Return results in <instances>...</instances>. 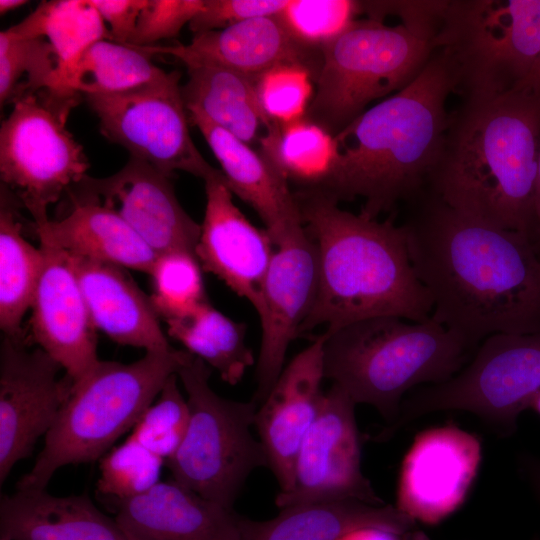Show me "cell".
Wrapping results in <instances>:
<instances>
[{
  "mask_svg": "<svg viewBox=\"0 0 540 540\" xmlns=\"http://www.w3.org/2000/svg\"><path fill=\"white\" fill-rule=\"evenodd\" d=\"M140 48L152 56L177 58L186 67L215 66L251 76H259L279 64L292 63L307 67L316 81L322 66V49L296 39L278 14L194 34L188 44Z\"/></svg>",
  "mask_w": 540,
  "mask_h": 540,
  "instance_id": "obj_21",
  "label": "cell"
},
{
  "mask_svg": "<svg viewBox=\"0 0 540 540\" xmlns=\"http://www.w3.org/2000/svg\"><path fill=\"white\" fill-rule=\"evenodd\" d=\"M536 540H539V539H536Z\"/></svg>",
  "mask_w": 540,
  "mask_h": 540,
  "instance_id": "obj_49",
  "label": "cell"
},
{
  "mask_svg": "<svg viewBox=\"0 0 540 540\" xmlns=\"http://www.w3.org/2000/svg\"><path fill=\"white\" fill-rule=\"evenodd\" d=\"M106 500L129 540H240V515L234 509L173 479L134 497Z\"/></svg>",
  "mask_w": 540,
  "mask_h": 540,
  "instance_id": "obj_22",
  "label": "cell"
},
{
  "mask_svg": "<svg viewBox=\"0 0 540 540\" xmlns=\"http://www.w3.org/2000/svg\"><path fill=\"white\" fill-rule=\"evenodd\" d=\"M34 230L40 244L147 274L158 256L117 214L95 204H73Z\"/></svg>",
  "mask_w": 540,
  "mask_h": 540,
  "instance_id": "obj_27",
  "label": "cell"
},
{
  "mask_svg": "<svg viewBox=\"0 0 540 540\" xmlns=\"http://www.w3.org/2000/svg\"><path fill=\"white\" fill-rule=\"evenodd\" d=\"M540 392V333H497L485 338L471 360L449 380L411 392L403 399L387 438L421 416L443 410L467 411L502 436L511 435L521 412Z\"/></svg>",
  "mask_w": 540,
  "mask_h": 540,
  "instance_id": "obj_11",
  "label": "cell"
},
{
  "mask_svg": "<svg viewBox=\"0 0 540 540\" xmlns=\"http://www.w3.org/2000/svg\"><path fill=\"white\" fill-rule=\"evenodd\" d=\"M66 254L97 330L115 343L143 348L146 352L173 348L150 296L138 287L125 268Z\"/></svg>",
  "mask_w": 540,
  "mask_h": 540,
  "instance_id": "obj_24",
  "label": "cell"
},
{
  "mask_svg": "<svg viewBox=\"0 0 540 540\" xmlns=\"http://www.w3.org/2000/svg\"><path fill=\"white\" fill-rule=\"evenodd\" d=\"M40 247L45 260L30 308L29 338L76 384L100 362L97 329L66 252Z\"/></svg>",
  "mask_w": 540,
  "mask_h": 540,
  "instance_id": "obj_19",
  "label": "cell"
},
{
  "mask_svg": "<svg viewBox=\"0 0 540 540\" xmlns=\"http://www.w3.org/2000/svg\"><path fill=\"white\" fill-rule=\"evenodd\" d=\"M455 86L435 51L418 77L367 109L335 137L337 164L319 187L337 202L363 200L361 213L377 219L410 202L428 183L449 124L447 98Z\"/></svg>",
  "mask_w": 540,
  "mask_h": 540,
  "instance_id": "obj_4",
  "label": "cell"
},
{
  "mask_svg": "<svg viewBox=\"0 0 540 540\" xmlns=\"http://www.w3.org/2000/svg\"><path fill=\"white\" fill-rule=\"evenodd\" d=\"M530 482L540 499V461L532 459L524 462Z\"/></svg>",
  "mask_w": 540,
  "mask_h": 540,
  "instance_id": "obj_44",
  "label": "cell"
},
{
  "mask_svg": "<svg viewBox=\"0 0 540 540\" xmlns=\"http://www.w3.org/2000/svg\"><path fill=\"white\" fill-rule=\"evenodd\" d=\"M403 227L431 317L478 348L497 334L540 333V255L526 235L458 212L427 188Z\"/></svg>",
  "mask_w": 540,
  "mask_h": 540,
  "instance_id": "obj_1",
  "label": "cell"
},
{
  "mask_svg": "<svg viewBox=\"0 0 540 540\" xmlns=\"http://www.w3.org/2000/svg\"><path fill=\"white\" fill-rule=\"evenodd\" d=\"M42 89L60 88V64L51 44L40 37L0 32V103Z\"/></svg>",
  "mask_w": 540,
  "mask_h": 540,
  "instance_id": "obj_34",
  "label": "cell"
},
{
  "mask_svg": "<svg viewBox=\"0 0 540 540\" xmlns=\"http://www.w3.org/2000/svg\"><path fill=\"white\" fill-rule=\"evenodd\" d=\"M314 83L312 72L303 65H276L257 77L260 105L273 123L302 119L313 98Z\"/></svg>",
  "mask_w": 540,
  "mask_h": 540,
  "instance_id": "obj_39",
  "label": "cell"
},
{
  "mask_svg": "<svg viewBox=\"0 0 540 540\" xmlns=\"http://www.w3.org/2000/svg\"><path fill=\"white\" fill-rule=\"evenodd\" d=\"M355 405L335 384L323 394L317 417L299 448L291 489L277 494V507L343 499L384 505L362 473Z\"/></svg>",
  "mask_w": 540,
  "mask_h": 540,
  "instance_id": "obj_13",
  "label": "cell"
},
{
  "mask_svg": "<svg viewBox=\"0 0 540 540\" xmlns=\"http://www.w3.org/2000/svg\"><path fill=\"white\" fill-rule=\"evenodd\" d=\"M302 221L318 251L320 280L315 305L301 335L326 332L382 316L423 322L433 304L412 266L401 225L343 210L318 189L294 193Z\"/></svg>",
  "mask_w": 540,
  "mask_h": 540,
  "instance_id": "obj_3",
  "label": "cell"
},
{
  "mask_svg": "<svg viewBox=\"0 0 540 540\" xmlns=\"http://www.w3.org/2000/svg\"><path fill=\"white\" fill-rule=\"evenodd\" d=\"M181 87L186 110H195L250 145L274 124L264 113L257 94L258 76L215 66L187 67Z\"/></svg>",
  "mask_w": 540,
  "mask_h": 540,
  "instance_id": "obj_28",
  "label": "cell"
},
{
  "mask_svg": "<svg viewBox=\"0 0 540 540\" xmlns=\"http://www.w3.org/2000/svg\"><path fill=\"white\" fill-rule=\"evenodd\" d=\"M481 462L479 439L453 424L419 433L399 474L396 507L437 524L464 502Z\"/></svg>",
  "mask_w": 540,
  "mask_h": 540,
  "instance_id": "obj_17",
  "label": "cell"
},
{
  "mask_svg": "<svg viewBox=\"0 0 540 540\" xmlns=\"http://www.w3.org/2000/svg\"><path fill=\"white\" fill-rule=\"evenodd\" d=\"M202 267L197 256L175 250L157 256L149 275L152 305L164 322L182 316L207 301Z\"/></svg>",
  "mask_w": 540,
  "mask_h": 540,
  "instance_id": "obj_35",
  "label": "cell"
},
{
  "mask_svg": "<svg viewBox=\"0 0 540 540\" xmlns=\"http://www.w3.org/2000/svg\"><path fill=\"white\" fill-rule=\"evenodd\" d=\"M0 540H129L88 495L23 489L0 500Z\"/></svg>",
  "mask_w": 540,
  "mask_h": 540,
  "instance_id": "obj_25",
  "label": "cell"
},
{
  "mask_svg": "<svg viewBox=\"0 0 540 540\" xmlns=\"http://www.w3.org/2000/svg\"><path fill=\"white\" fill-rule=\"evenodd\" d=\"M535 215L537 222V238H536V248L540 249V152L538 158V169H537V178L535 186ZM539 252V251H538Z\"/></svg>",
  "mask_w": 540,
  "mask_h": 540,
  "instance_id": "obj_46",
  "label": "cell"
},
{
  "mask_svg": "<svg viewBox=\"0 0 540 540\" xmlns=\"http://www.w3.org/2000/svg\"><path fill=\"white\" fill-rule=\"evenodd\" d=\"M18 202L1 186L0 328L3 335L27 337L22 319L31 308L44 265V252L23 236Z\"/></svg>",
  "mask_w": 540,
  "mask_h": 540,
  "instance_id": "obj_29",
  "label": "cell"
},
{
  "mask_svg": "<svg viewBox=\"0 0 540 540\" xmlns=\"http://www.w3.org/2000/svg\"><path fill=\"white\" fill-rule=\"evenodd\" d=\"M171 180L149 163L130 157L113 175H87L67 195L71 205L89 203L111 210L157 255L175 250L195 254L201 226L179 203Z\"/></svg>",
  "mask_w": 540,
  "mask_h": 540,
  "instance_id": "obj_15",
  "label": "cell"
},
{
  "mask_svg": "<svg viewBox=\"0 0 540 540\" xmlns=\"http://www.w3.org/2000/svg\"><path fill=\"white\" fill-rule=\"evenodd\" d=\"M432 43L462 101L508 93L540 59V0L437 1Z\"/></svg>",
  "mask_w": 540,
  "mask_h": 540,
  "instance_id": "obj_7",
  "label": "cell"
},
{
  "mask_svg": "<svg viewBox=\"0 0 540 540\" xmlns=\"http://www.w3.org/2000/svg\"><path fill=\"white\" fill-rule=\"evenodd\" d=\"M30 338L2 334L0 343V484L29 457L67 400L72 380Z\"/></svg>",
  "mask_w": 540,
  "mask_h": 540,
  "instance_id": "obj_14",
  "label": "cell"
},
{
  "mask_svg": "<svg viewBox=\"0 0 540 540\" xmlns=\"http://www.w3.org/2000/svg\"><path fill=\"white\" fill-rule=\"evenodd\" d=\"M152 57L140 47L102 39L87 47L66 70L61 87L82 96L126 91L166 73Z\"/></svg>",
  "mask_w": 540,
  "mask_h": 540,
  "instance_id": "obj_32",
  "label": "cell"
},
{
  "mask_svg": "<svg viewBox=\"0 0 540 540\" xmlns=\"http://www.w3.org/2000/svg\"><path fill=\"white\" fill-rule=\"evenodd\" d=\"M434 52L431 36L415 22L390 26L357 19L322 47V66L305 117L336 136L372 101L414 81Z\"/></svg>",
  "mask_w": 540,
  "mask_h": 540,
  "instance_id": "obj_8",
  "label": "cell"
},
{
  "mask_svg": "<svg viewBox=\"0 0 540 540\" xmlns=\"http://www.w3.org/2000/svg\"><path fill=\"white\" fill-rule=\"evenodd\" d=\"M276 247L263 282L258 314L261 343L253 398L257 404L266 399L285 367L288 347L301 336L319 290L317 246L305 226Z\"/></svg>",
  "mask_w": 540,
  "mask_h": 540,
  "instance_id": "obj_16",
  "label": "cell"
},
{
  "mask_svg": "<svg viewBox=\"0 0 540 540\" xmlns=\"http://www.w3.org/2000/svg\"><path fill=\"white\" fill-rule=\"evenodd\" d=\"M363 14L362 1L289 0L278 17L299 41L320 48Z\"/></svg>",
  "mask_w": 540,
  "mask_h": 540,
  "instance_id": "obj_38",
  "label": "cell"
},
{
  "mask_svg": "<svg viewBox=\"0 0 540 540\" xmlns=\"http://www.w3.org/2000/svg\"><path fill=\"white\" fill-rule=\"evenodd\" d=\"M324 333L325 378L356 404L373 406L388 427L396 423L408 391L449 380L477 350L432 317H374Z\"/></svg>",
  "mask_w": 540,
  "mask_h": 540,
  "instance_id": "obj_5",
  "label": "cell"
},
{
  "mask_svg": "<svg viewBox=\"0 0 540 540\" xmlns=\"http://www.w3.org/2000/svg\"><path fill=\"white\" fill-rule=\"evenodd\" d=\"M8 30L19 37L44 38L51 44L60 64L61 89L66 70L82 52L96 41L110 40L108 28L91 0L42 1Z\"/></svg>",
  "mask_w": 540,
  "mask_h": 540,
  "instance_id": "obj_33",
  "label": "cell"
},
{
  "mask_svg": "<svg viewBox=\"0 0 540 540\" xmlns=\"http://www.w3.org/2000/svg\"><path fill=\"white\" fill-rule=\"evenodd\" d=\"M203 180L206 205L195 249L197 259L204 271L222 280L259 314L275 245L267 230L252 224L235 205L221 170L215 168Z\"/></svg>",
  "mask_w": 540,
  "mask_h": 540,
  "instance_id": "obj_18",
  "label": "cell"
},
{
  "mask_svg": "<svg viewBox=\"0 0 540 540\" xmlns=\"http://www.w3.org/2000/svg\"><path fill=\"white\" fill-rule=\"evenodd\" d=\"M263 153L286 177L303 188L321 186L333 172L339 157L336 137L304 117L274 123L259 140Z\"/></svg>",
  "mask_w": 540,
  "mask_h": 540,
  "instance_id": "obj_31",
  "label": "cell"
},
{
  "mask_svg": "<svg viewBox=\"0 0 540 540\" xmlns=\"http://www.w3.org/2000/svg\"><path fill=\"white\" fill-rule=\"evenodd\" d=\"M187 113L189 122L199 129L218 160L228 187L256 211L275 246L304 227L288 180L263 153L201 113Z\"/></svg>",
  "mask_w": 540,
  "mask_h": 540,
  "instance_id": "obj_23",
  "label": "cell"
},
{
  "mask_svg": "<svg viewBox=\"0 0 540 540\" xmlns=\"http://www.w3.org/2000/svg\"><path fill=\"white\" fill-rule=\"evenodd\" d=\"M178 71L111 94L84 95L101 134L133 158L173 176L177 170L204 179L215 167L202 156L189 131Z\"/></svg>",
  "mask_w": 540,
  "mask_h": 540,
  "instance_id": "obj_12",
  "label": "cell"
},
{
  "mask_svg": "<svg viewBox=\"0 0 540 540\" xmlns=\"http://www.w3.org/2000/svg\"><path fill=\"white\" fill-rule=\"evenodd\" d=\"M82 95L42 89L16 98L0 128V178L34 227L47 223L48 208L86 176L83 147L66 127Z\"/></svg>",
  "mask_w": 540,
  "mask_h": 540,
  "instance_id": "obj_10",
  "label": "cell"
},
{
  "mask_svg": "<svg viewBox=\"0 0 540 540\" xmlns=\"http://www.w3.org/2000/svg\"><path fill=\"white\" fill-rule=\"evenodd\" d=\"M326 334L286 365L255 415L254 426L282 493L291 489L301 443L320 409Z\"/></svg>",
  "mask_w": 540,
  "mask_h": 540,
  "instance_id": "obj_20",
  "label": "cell"
},
{
  "mask_svg": "<svg viewBox=\"0 0 540 540\" xmlns=\"http://www.w3.org/2000/svg\"><path fill=\"white\" fill-rule=\"evenodd\" d=\"M165 323L170 337L217 370L227 384H238L255 363L245 340L246 324L227 317L208 300Z\"/></svg>",
  "mask_w": 540,
  "mask_h": 540,
  "instance_id": "obj_30",
  "label": "cell"
},
{
  "mask_svg": "<svg viewBox=\"0 0 540 540\" xmlns=\"http://www.w3.org/2000/svg\"><path fill=\"white\" fill-rule=\"evenodd\" d=\"M25 4H27L25 0H0V14H6Z\"/></svg>",
  "mask_w": 540,
  "mask_h": 540,
  "instance_id": "obj_47",
  "label": "cell"
},
{
  "mask_svg": "<svg viewBox=\"0 0 540 540\" xmlns=\"http://www.w3.org/2000/svg\"><path fill=\"white\" fill-rule=\"evenodd\" d=\"M177 375L187 394L190 420L182 444L165 465L181 486L233 509L249 475L269 468L263 444L251 434L258 404L215 393L209 385L210 366L191 353Z\"/></svg>",
  "mask_w": 540,
  "mask_h": 540,
  "instance_id": "obj_9",
  "label": "cell"
},
{
  "mask_svg": "<svg viewBox=\"0 0 540 540\" xmlns=\"http://www.w3.org/2000/svg\"><path fill=\"white\" fill-rule=\"evenodd\" d=\"M530 409L534 410L540 415V392L533 399Z\"/></svg>",
  "mask_w": 540,
  "mask_h": 540,
  "instance_id": "obj_48",
  "label": "cell"
},
{
  "mask_svg": "<svg viewBox=\"0 0 540 540\" xmlns=\"http://www.w3.org/2000/svg\"><path fill=\"white\" fill-rule=\"evenodd\" d=\"M147 0H91L105 24L110 40L128 44Z\"/></svg>",
  "mask_w": 540,
  "mask_h": 540,
  "instance_id": "obj_42",
  "label": "cell"
},
{
  "mask_svg": "<svg viewBox=\"0 0 540 540\" xmlns=\"http://www.w3.org/2000/svg\"><path fill=\"white\" fill-rule=\"evenodd\" d=\"M280 509L277 516L265 521L240 515V540H339L365 528L404 534L416 526L396 506L357 499L304 502Z\"/></svg>",
  "mask_w": 540,
  "mask_h": 540,
  "instance_id": "obj_26",
  "label": "cell"
},
{
  "mask_svg": "<svg viewBox=\"0 0 540 540\" xmlns=\"http://www.w3.org/2000/svg\"><path fill=\"white\" fill-rule=\"evenodd\" d=\"M339 540H428L426 535L415 530L396 534L377 528H365L347 534Z\"/></svg>",
  "mask_w": 540,
  "mask_h": 540,
  "instance_id": "obj_43",
  "label": "cell"
},
{
  "mask_svg": "<svg viewBox=\"0 0 540 540\" xmlns=\"http://www.w3.org/2000/svg\"><path fill=\"white\" fill-rule=\"evenodd\" d=\"M203 8L204 0H147L128 44L154 46L176 37Z\"/></svg>",
  "mask_w": 540,
  "mask_h": 540,
  "instance_id": "obj_40",
  "label": "cell"
},
{
  "mask_svg": "<svg viewBox=\"0 0 540 540\" xmlns=\"http://www.w3.org/2000/svg\"><path fill=\"white\" fill-rule=\"evenodd\" d=\"M540 152V92L462 101L450 112L426 188L443 203L536 246L535 186Z\"/></svg>",
  "mask_w": 540,
  "mask_h": 540,
  "instance_id": "obj_2",
  "label": "cell"
},
{
  "mask_svg": "<svg viewBox=\"0 0 540 540\" xmlns=\"http://www.w3.org/2000/svg\"><path fill=\"white\" fill-rule=\"evenodd\" d=\"M177 373L165 382L155 404L139 418L129 438L165 461L174 456L186 435L190 410L178 386Z\"/></svg>",
  "mask_w": 540,
  "mask_h": 540,
  "instance_id": "obj_36",
  "label": "cell"
},
{
  "mask_svg": "<svg viewBox=\"0 0 540 540\" xmlns=\"http://www.w3.org/2000/svg\"><path fill=\"white\" fill-rule=\"evenodd\" d=\"M165 460L127 438L99 460L98 492L112 499L143 494L158 484Z\"/></svg>",
  "mask_w": 540,
  "mask_h": 540,
  "instance_id": "obj_37",
  "label": "cell"
},
{
  "mask_svg": "<svg viewBox=\"0 0 540 540\" xmlns=\"http://www.w3.org/2000/svg\"><path fill=\"white\" fill-rule=\"evenodd\" d=\"M189 354L172 348L147 351L128 364L100 360L73 384L33 467L18 480L16 489H46L59 468L100 460L133 429Z\"/></svg>",
  "mask_w": 540,
  "mask_h": 540,
  "instance_id": "obj_6",
  "label": "cell"
},
{
  "mask_svg": "<svg viewBox=\"0 0 540 540\" xmlns=\"http://www.w3.org/2000/svg\"><path fill=\"white\" fill-rule=\"evenodd\" d=\"M518 88L540 92V59Z\"/></svg>",
  "mask_w": 540,
  "mask_h": 540,
  "instance_id": "obj_45",
  "label": "cell"
},
{
  "mask_svg": "<svg viewBox=\"0 0 540 540\" xmlns=\"http://www.w3.org/2000/svg\"><path fill=\"white\" fill-rule=\"evenodd\" d=\"M289 0H204V8L189 23L194 34L281 13Z\"/></svg>",
  "mask_w": 540,
  "mask_h": 540,
  "instance_id": "obj_41",
  "label": "cell"
}]
</instances>
